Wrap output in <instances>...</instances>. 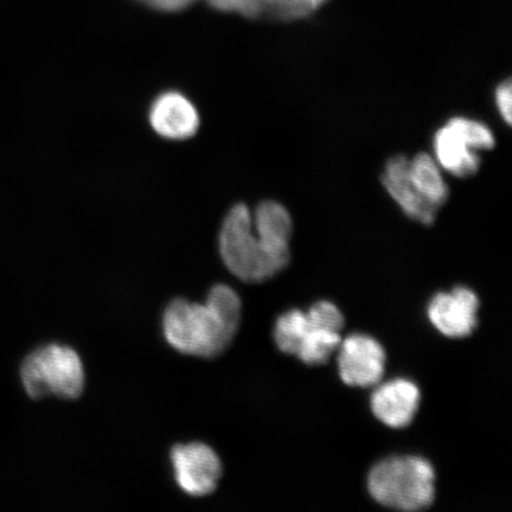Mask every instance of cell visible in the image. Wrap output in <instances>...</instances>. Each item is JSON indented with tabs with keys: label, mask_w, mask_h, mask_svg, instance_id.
<instances>
[{
	"label": "cell",
	"mask_w": 512,
	"mask_h": 512,
	"mask_svg": "<svg viewBox=\"0 0 512 512\" xmlns=\"http://www.w3.org/2000/svg\"><path fill=\"white\" fill-rule=\"evenodd\" d=\"M242 313L239 294L227 285L211 288L206 304L177 299L165 310L166 341L182 354L215 358L238 334Z\"/></svg>",
	"instance_id": "7a4b0ae2"
},
{
	"label": "cell",
	"mask_w": 512,
	"mask_h": 512,
	"mask_svg": "<svg viewBox=\"0 0 512 512\" xmlns=\"http://www.w3.org/2000/svg\"><path fill=\"white\" fill-rule=\"evenodd\" d=\"M495 105L497 112L501 115L504 123L511 125L512 117V85L511 80L507 79L499 83L495 89Z\"/></svg>",
	"instance_id": "9a60e30c"
},
{
	"label": "cell",
	"mask_w": 512,
	"mask_h": 512,
	"mask_svg": "<svg viewBox=\"0 0 512 512\" xmlns=\"http://www.w3.org/2000/svg\"><path fill=\"white\" fill-rule=\"evenodd\" d=\"M175 478L179 488L192 497L213 494L222 477V463L207 445H178L171 452Z\"/></svg>",
	"instance_id": "52a82bcc"
},
{
	"label": "cell",
	"mask_w": 512,
	"mask_h": 512,
	"mask_svg": "<svg viewBox=\"0 0 512 512\" xmlns=\"http://www.w3.org/2000/svg\"><path fill=\"white\" fill-rule=\"evenodd\" d=\"M343 326L341 310L330 302H319L309 311L291 310L281 315L275 323L274 339L285 354L297 356L309 366H320L337 351Z\"/></svg>",
	"instance_id": "3957f363"
},
{
	"label": "cell",
	"mask_w": 512,
	"mask_h": 512,
	"mask_svg": "<svg viewBox=\"0 0 512 512\" xmlns=\"http://www.w3.org/2000/svg\"><path fill=\"white\" fill-rule=\"evenodd\" d=\"M408 176L419 195L434 208L439 210L450 197L443 169L428 153L420 152L408 158Z\"/></svg>",
	"instance_id": "4fadbf2b"
},
{
	"label": "cell",
	"mask_w": 512,
	"mask_h": 512,
	"mask_svg": "<svg viewBox=\"0 0 512 512\" xmlns=\"http://www.w3.org/2000/svg\"><path fill=\"white\" fill-rule=\"evenodd\" d=\"M477 294L467 287L438 293L428 305V318L434 328L450 338H465L475 331L478 320Z\"/></svg>",
	"instance_id": "9c48e42d"
},
{
	"label": "cell",
	"mask_w": 512,
	"mask_h": 512,
	"mask_svg": "<svg viewBox=\"0 0 512 512\" xmlns=\"http://www.w3.org/2000/svg\"><path fill=\"white\" fill-rule=\"evenodd\" d=\"M420 390L412 381L396 379L375 389L371 411L382 424L392 428L411 425L420 405Z\"/></svg>",
	"instance_id": "7c38bea8"
},
{
	"label": "cell",
	"mask_w": 512,
	"mask_h": 512,
	"mask_svg": "<svg viewBox=\"0 0 512 512\" xmlns=\"http://www.w3.org/2000/svg\"><path fill=\"white\" fill-rule=\"evenodd\" d=\"M328 0H264L266 12L279 19H299L310 15Z\"/></svg>",
	"instance_id": "5bb4252c"
},
{
	"label": "cell",
	"mask_w": 512,
	"mask_h": 512,
	"mask_svg": "<svg viewBox=\"0 0 512 512\" xmlns=\"http://www.w3.org/2000/svg\"><path fill=\"white\" fill-rule=\"evenodd\" d=\"M338 373L350 387L369 388L379 384L386 369V352L367 335L342 339L337 349Z\"/></svg>",
	"instance_id": "ba28073f"
},
{
	"label": "cell",
	"mask_w": 512,
	"mask_h": 512,
	"mask_svg": "<svg viewBox=\"0 0 512 512\" xmlns=\"http://www.w3.org/2000/svg\"><path fill=\"white\" fill-rule=\"evenodd\" d=\"M368 489L384 507L400 511L426 509L434 502L435 472L424 458H387L370 471Z\"/></svg>",
	"instance_id": "277c9868"
},
{
	"label": "cell",
	"mask_w": 512,
	"mask_h": 512,
	"mask_svg": "<svg viewBox=\"0 0 512 512\" xmlns=\"http://www.w3.org/2000/svg\"><path fill=\"white\" fill-rule=\"evenodd\" d=\"M21 379L25 392L34 400L47 396L76 400L86 384L85 368L78 352L57 344L31 352L22 363Z\"/></svg>",
	"instance_id": "5b68a950"
},
{
	"label": "cell",
	"mask_w": 512,
	"mask_h": 512,
	"mask_svg": "<svg viewBox=\"0 0 512 512\" xmlns=\"http://www.w3.org/2000/svg\"><path fill=\"white\" fill-rule=\"evenodd\" d=\"M381 182L393 201L408 219L431 226L437 220L438 209L427 203L415 190L408 176V158L396 155L388 159Z\"/></svg>",
	"instance_id": "8fae6325"
},
{
	"label": "cell",
	"mask_w": 512,
	"mask_h": 512,
	"mask_svg": "<svg viewBox=\"0 0 512 512\" xmlns=\"http://www.w3.org/2000/svg\"><path fill=\"white\" fill-rule=\"evenodd\" d=\"M496 145L491 128L483 121L456 115L433 136L434 159L440 168L457 178L475 176L482 165L479 153Z\"/></svg>",
	"instance_id": "8992f818"
},
{
	"label": "cell",
	"mask_w": 512,
	"mask_h": 512,
	"mask_svg": "<svg viewBox=\"0 0 512 512\" xmlns=\"http://www.w3.org/2000/svg\"><path fill=\"white\" fill-rule=\"evenodd\" d=\"M149 120L158 136L176 142L194 137L201 125L196 106L187 96L174 91L160 94L153 101Z\"/></svg>",
	"instance_id": "30bf717a"
},
{
	"label": "cell",
	"mask_w": 512,
	"mask_h": 512,
	"mask_svg": "<svg viewBox=\"0 0 512 512\" xmlns=\"http://www.w3.org/2000/svg\"><path fill=\"white\" fill-rule=\"evenodd\" d=\"M293 221L277 201H264L254 213L236 204L224 217L220 253L224 265L246 283H264L290 264Z\"/></svg>",
	"instance_id": "6da1fadb"
}]
</instances>
